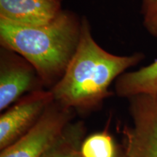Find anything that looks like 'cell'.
<instances>
[{
  "label": "cell",
  "instance_id": "obj_10",
  "mask_svg": "<svg viewBox=\"0 0 157 157\" xmlns=\"http://www.w3.org/2000/svg\"><path fill=\"white\" fill-rule=\"evenodd\" d=\"M82 157H118L112 137L107 129L84 139L81 147Z\"/></svg>",
  "mask_w": 157,
  "mask_h": 157
},
{
  "label": "cell",
  "instance_id": "obj_9",
  "mask_svg": "<svg viewBox=\"0 0 157 157\" xmlns=\"http://www.w3.org/2000/svg\"><path fill=\"white\" fill-rule=\"evenodd\" d=\"M84 132L83 122H71L58 140L41 157H82L81 147Z\"/></svg>",
  "mask_w": 157,
  "mask_h": 157
},
{
  "label": "cell",
  "instance_id": "obj_2",
  "mask_svg": "<svg viewBox=\"0 0 157 157\" xmlns=\"http://www.w3.org/2000/svg\"><path fill=\"white\" fill-rule=\"evenodd\" d=\"M82 18L74 12L63 10L53 21L36 26L0 20V44L28 60L45 89L50 90L61 78L77 49Z\"/></svg>",
  "mask_w": 157,
  "mask_h": 157
},
{
  "label": "cell",
  "instance_id": "obj_4",
  "mask_svg": "<svg viewBox=\"0 0 157 157\" xmlns=\"http://www.w3.org/2000/svg\"><path fill=\"white\" fill-rule=\"evenodd\" d=\"M74 112L53 101L28 132L2 150L0 157H41L71 122Z\"/></svg>",
  "mask_w": 157,
  "mask_h": 157
},
{
  "label": "cell",
  "instance_id": "obj_6",
  "mask_svg": "<svg viewBox=\"0 0 157 157\" xmlns=\"http://www.w3.org/2000/svg\"><path fill=\"white\" fill-rule=\"evenodd\" d=\"M54 101L50 90L31 92L19 99L0 117V149L23 136L37 122Z\"/></svg>",
  "mask_w": 157,
  "mask_h": 157
},
{
  "label": "cell",
  "instance_id": "obj_11",
  "mask_svg": "<svg viewBox=\"0 0 157 157\" xmlns=\"http://www.w3.org/2000/svg\"><path fill=\"white\" fill-rule=\"evenodd\" d=\"M143 17V25L147 31L152 36L157 37V6Z\"/></svg>",
  "mask_w": 157,
  "mask_h": 157
},
{
  "label": "cell",
  "instance_id": "obj_12",
  "mask_svg": "<svg viewBox=\"0 0 157 157\" xmlns=\"http://www.w3.org/2000/svg\"><path fill=\"white\" fill-rule=\"evenodd\" d=\"M157 6V0H142L141 5V13L145 15L148 12L155 8Z\"/></svg>",
  "mask_w": 157,
  "mask_h": 157
},
{
  "label": "cell",
  "instance_id": "obj_7",
  "mask_svg": "<svg viewBox=\"0 0 157 157\" xmlns=\"http://www.w3.org/2000/svg\"><path fill=\"white\" fill-rule=\"evenodd\" d=\"M63 0H0V20L36 26L51 22L61 13Z\"/></svg>",
  "mask_w": 157,
  "mask_h": 157
},
{
  "label": "cell",
  "instance_id": "obj_3",
  "mask_svg": "<svg viewBox=\"0 0 157 157\" xmlns=\"http://www.w3.org/2000/svg\"><path fill=\"white\" fill-rule=\"evenodd\" d=\"M132 125L122 129V157H157V93L128 98Z\"/></svg>",
  "mask_w": 157,
  "mask_h": 157
},
{
  "label": "cell",
  "instance_id": "obj_1",
  "mask_svg": "<svg viewBox=\"0 0 157 157\" xmlns=\"http://www.w3.org/2000/svg\"><path fill=\"white\" fill-rule=\"evenodd\" d=\"M79 43L66 71L50 89L54 101L79 112L101 107L112 95L111 84L128 68L145 58L142 52L118 56L105 50L96 42L86 16L82 18Z\"/></svg>",
  "mask_w": 157,
  "mask_h": 157
},
{
  "label": "cell",
  "instance_id": "obj_13",
  "mask_svg": "<svg viewBox=\"0 0 157 157\" xmlns=\"http://www.w3.org/2000/svg\"><path fill=\"white\" fill-rule=\"evenodd\" d=\"M118 157H122V156H121V154H119V156H118Z\"/></svg>",
  "mask_w": 157,
  "mask_h": 157
},
{
  "label": "cell",
  "instance_id": "obj_5",
  "mask_svg": "<svg viewBox=\"0 0 157 157\" xmlns=\"http://www.w3.org/2000/svg\"><path fill=\"white\" fill-rule=\"evenodd\" d=\"M45 89L34 66L17 52L0 50V111L27 94Z\"/></svg>",
  "mask_w": 157,
  "mask_h": 157
},
{
  "label": "cell",
  "instance_id": "obj_8",
  "mask_svg": "<svg viewBox=\"0 0 157 157\" xmlns=\"http://www.w3.org/2000/svg\"><path fill=\"white\" fill-rule=\"evenodd\" d=\"M115 93L120 98L157 93V60L133 71L125 72L115 82Z\"/></svg>",
  "mask_w": 157,
  "mask_h": 157
}]
</instances>
